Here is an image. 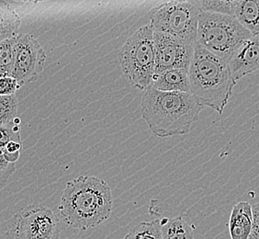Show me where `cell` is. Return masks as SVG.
I'll return each instance as SVG.
<instances>
[{
    "label": "cell",
    "instance_id": "cell-23",
    "mask_svg": "<svg viewBox=\"0 0 259 239\" xmlns=\"http://www.w3.org/2000/svg\"><path fill=\"white\" fill-rule=\"evenodd\" d=\"M20 87L18 81L12 76L0 77V95L15 94Z\"/></svg>",
    "mask_w": 259,
    "mask_h": 239
},
{
    "label": "cell",
    "instance_id": "cell-19",
    "mask_svg": "<svg viewBox=\"0 0 259 239\" xmlns=\"http://www.w3.org/2000/svg\"><path fill=\"white\" fill-rule=\"evenodd\" d=\"M202 11L218 12L227 15L234 14V10L242 0H197Z\"/></svg>",
    "mask_w": 259,
    "mask_h": 239
},
{
    "label": "cell",
    "instance_id": "cell-7",
    "mask_svg": "<svg viewBox=\"0 0 259 239\" xmlns=\"http://www.w3.org/2000/svg\"><path fill=\"white\" fill-rule=\"evenodd\" d=\"M60 220L48 207L32 205L20 210L10 220L9 239H60Z\"/></svg>",
    "mask_w": 259,
    "mask_h": 239
},
{
    "label": "cell",
    "instance_id": "cell-15",
    "mask_svg": "<svg viewBox=\"0 0 259 239\" xmlns=\"http://www.w3.org/2000/svg\"><path fill=\"white\" fill-rule=\"evenodd\" d=\"M21 20L12 7L0 0V42L17 36Z\"/></svg>",
    "mask_w": 259,
    "mask_h": 239
},
{
    "label": "cell",
    "instance_id": "cell-11",
    "mask_svg": "<svg viewBox=\"0 0 259 239\" xmlns=\"http://www.w3.org/2000/svg\"><path fill=\"white\" fill-rule=\"evenodd\" d=\"M252 223V205L247 202H240L234 205L228 224L231 239L249 238Z\"/></svg>",
    "mask_w": 259,
    "mask_h": 239
},
{
    "label": "cell",
    "instance_id": "cell-1",
    "mask_svg": "<svg viewBox=\"0 0 259 239\" xmlns=\"http://www.w3.org/2000/svg\"><path fill=\"white\" fill-rule=\"evenodd\" d=\"M112 206V192L106 181L94 176H79L66 183L58 210L65 224L85 231L109 219Z\"/></svg>",
    "mask_w": 259,
    "mask_h": 239
},
{
    "label": "cell",
    "instance_id": "cell-18",
    "mask_svg": "<svg viewBox=\"0 0 259 239\" xmlns=\"http://www.w3.org/2000/svg\"><path fill=\"white\" fill-rule=\"evenodd\" d=\"M18 107L15 94L0 95V125L12 123L18 114Z\"/></svg>",
    "mask_w": 259,
    "mask_h": 239
},
{
    "label": "cell",
    "instance_id": "cell-9",
    "mask_svg": "<svg viewBox=\"0 0 259 239\" xmlns=\"http://www.w3.org/2000/svg\"><path fill=\"white\" fill-rule=\"evenodd\" d=\"M45 61V50L32 35H17L15 65L11 76L18 81L20 88L40 76Z\"/></svg>",
    "mask_w": 259,
    "mask_h": 239
},
{
    "label": "cell",
    "instance_id": "cell-4",
    "mask_svg": "<svg viewBox=\"0 0 259 239\" xmlns=\"http://www.w3.org/2000/svg\"><path fill=\"white\" fill-rule=\"evenodd\" d=\"M251 36L234 16L202 11L199 16L196 43L228 62L240 45Z\"/></svg>",
    "mask_w": 259,
    "mask_h": 239
},
{
    "label": "cell",
    "instance_id": "cell-16",
    "mask_svg": "<svg viewBox=\"0 0 259 239\" xmlns=\"http://www.w3.org/2000/svg\"><path fill=\"white\" fill-rule=\"evenodd\" d=\"M17 36L0 42V77L11 76L16 60Z\"/></svg>",
    "mask_w": 259,
    "mask_h": 239
},
{
    "label": "cell",
    "instance_id": "cell-25",
    "mask_svg": "<svg viewBox=\"0 0 259 239\" xmlns=\"http://www.w3.org/2000/svg\"><path fill=\"white\" fill-rule=\"evenodd\" d=\"M18 1H26V2H40V1H47V0H18Z\"/></svg>",
    "mask_w": 259,
    "mask_h": 239
},
{
    "label": "cell",
    "instance_id": "cell-13",
    "mask_svg": "<svg viewBox=\"0 0 259 239\" xmlns=\"http://www.w3.org/2000/svg\"><path fill=\"white\" fill-rule=\"evenodd\" d=\"M234 16L251 34H259V0H242Z\"/></svg>",
    "mask_w": 259,
    "mask_h": 239
},
{
    "label": "cell",
    "instance_id": "cell-8",
    "mask_svg": "<svg viewBox=\"0 0 259 239\" xmlns=\"http://www.w3.org/2000/svg\"><path fill=\"white\" fill-rule=\"evenodd\" d=\"M155 75L174 68L190 69L195 44L165 32L154 31Z\"/></svg>",
    "mask_w": 259,
    "mask_h": 239
},
{
    "label": "cell",
    "instance_id": "cell-5",
    "mask_svg": "<svg viewBox=\"0 0 259 239\" xmlns=\"http://www.w3.org/2000/svg\"><path fill=\"white\" fill-rule=\"evenodd\" d=\"M118 60L125 78L135 89L144 91L152 86L155 55L154 30L150 24L141 27L125 42Z\"/></svg>",
    "mask_w": 259,
    "mask_h": 239
},
{
    "label": "cell",
    "instance_id": "cell-2",
    "mask_svg": "<svg viewBox=\"0 0 259 239\" xmlns=\"http://www.w3.org/2000/svg\"><path fill=\"white\" fill-rule=\"evenodd\" d=\"M202 108L190 92L161 91L153 86L144 90L141 104L149 129L160 138L190 133Z\"/></svg>",
    "mask_w": 259,
    "mask_h": 239
},
{
    "label": "cell",
    "instance_id": "cell-12",
    "mask_svg": "<svg viewBox=\"0 0 259 239\" xmlns=\"http://www.w3.org/2000/svg\"><path fill=\"white\" fill-rule=\"evenodd\" d=\"M152 86L161 91L190 92L189 70L174 68L154 75Z\"/></svg>",
    "mask_w": 259,
    "mask_h": 239
},
{
    "label": "cell",
    "instance_id": "cell-17",
    "mask_svg": "<svg viewBox=\"0 0 259 239\" xmlns=\"http://www.w3.org/2000/svg\"><path fill=\"white\" fill-rule=\"evenodd\" d=\"M123 239H163L160 220L141 223L131 230Z\"/></svg>",
    "mask_w": 259,
    "mask_h": 239
},
{
    "label": "cell",
    "instance_id": "cell-22",
    "mask_svg": "<svg viewBox=\"0 0 259 239\" xmlns=\"http://www.w3.org/2000/svg\"><path fill=\"white\" fill-rule=\"evenodd\" d=\"M22 149V142L11 141L2 150L6 158L10 162L15 163L20 158V151Z\"/></svg>",
    "mask_w": 259,
    "mask_h": 239
},
{
    "label": "cell",
    "instance_id": "cell-10",
    "mask_svg": "<svg viewBox=\"0 0 259 239\" xmlns=\"http://www.w3.org/2000/svg\"><path fill=\"white\" fill-rule=\"evenodd\" d=\"M234 79L238 80L259 69V34L244 41L228 61Z\"/></svg>",
    "mask_w": 259,
    "mask_h": 239
},
{
    "label": "cell",
    "instance_id": "cell-24",
    "mask_svg": "<svg viewBox=\"0 0 259 239\" xmlns=\"http://www.w3.org/2000/svg\"><path fill=\"white\" fill-rule=\"evenodd\" d=\"M252 231L248 239H259V203L252 205Z\"/></svg>",
    "mask_w": 259,
    "mask_h": 239
},
{
    "label": "cell",
    "instance_id": "cell-21",
    "mask_svg": "<svg viewBox=\"0 0 259 239\" xmlns=\"http://www.w3.org/2000/svg\"><path fill=\"white\" fill-rule=\"evenodd\" d=\"M15 171V163L7 160L2 150L0 149V190L5 188L11 175Z\"/></svg>",
    "mask_w": 259,
    "mask_h": 239
},
{
    "label": "cell",
    "instance_id": "cell-6",
    "mask_svg": "<svg viewBox=\"0 0 259 239\" xmlns=\"http://www.w3.org/2000/svg\"><path fill=\"white\" fill-rule=\"evenodd\" d=\"M201 12L197 0L165 1L150 10V25L154 31L165 32L196 44Z\"/></svg>",
    "mask_w": 259,
    "mask_h": 239
},
{
    "label": "cell",
    "instance_id": "cell-20",
    "mask_svg": "<svg viewBox=\"0 0 259 239\" xmlns=\"http://www.w3.org/2000/svg\"><path fill=\"white\" fill-rule=\"evenodd\" d=\"M20 120L16 117L14 121L7 125H0V149H3L11 141H21Z\"/></svg>",
    "mask_w": 259,
    "mask_h": 239
},
{
    "label": "cell",
    "instance_id": "cell-14",
    "mask_svg": "<svg viewBox=\"0 0 259 239\" xmlns=\"http://www.w3.org/2000/svg\"><path fill=\"white\" fill-rule=\"evenodd\" d=\"M163 239H193L194 227L182 217L160 220Z\"/></svg>",
    "mask_w": 259,
    "mask_h": 239
},
{
    "label": "cell",
    "instance_id": "cell-3",
    "mask_svg": "<svg viewBox=\"0 0 259 239\" xmlns=\"http://www.w3.org/2000/svg\"><path fill=\"white\" fill-rule=\"evenodd\" d=\"M189 78L190 93L199 103L223 114L237 84L228 62L196 43Z\"/></svg>",
    "mask_w": 259,
    "mask_h": 239
}]
</instances>
